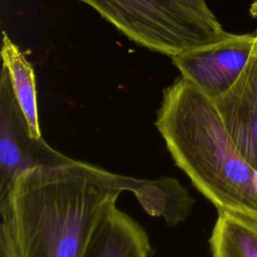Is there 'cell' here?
I'll use <instances>...</instances> for the list:
<instances>
[{"label":"cell","mask_w":257,"mask_h":257,"mask_svg":"<svg viewBox=\"0 0 257 257\" xmlns=\"http://www.w3.org/2000/svg\"><path fill=\"white\" fill-rule=\"evenodd\" d=\"M156 183L72 160L28 169L0 198V247L10 257H84L89 241L122 191L143 207Z\"/></svg>","instance_id":"6da1fadb"},{"label":"cell","mask_w":257,"mask_h":257,"mask_svg":"<svg viewBox=\"0 0 257 257\" xmlns=\"http://www.w3.org/2000/svg\"><path fill=\"white\" fill-rule=\"evenodd\" d=\"M156 126L176 166L218 211L257 220V171L235 146L213 98L180 76L163 91Z\"/></svg>","instance_id":"7a4b0ae2"},{"label":"cell","mask_w":257,"mask_h":257,"mask_svg":"<svg viewBox=\"0 0 257 257\" xmlns=\"http://www.w3.org/2000/svg\"><path fill=\"white\" fill-rule=\"evenodd\" d=\"M79 1L131 41L171 57L228 34L217 18L206 17L178 0Z\"/></svg>","instance_id":"3957f363"},{"label":"cell","mask_w":257,"mask_h":257,"mask_svg":"<svg viewBox=\"0 0 257 257\" xmlns=\"http://www.w3.org/2000/svg\"><path fill=\"white\" fill-rule=\"evenodd\" d=\"M51 148L42 138L32 136L14 94L7 68L0 76V198L16 177L36 167L54 166L72 161Z\"/></svg>","instance_id":"277c9868"},{"label":"cell","mask_w":257,"mask_h":257,"mask_svg":"<svg viewBox=\"0 0 257 257\" xmlns=\"http://www.w3.org/2000/svg\"><path fill=\"white\" fill-rule=\"evenodd\" d=\"M257 45L252 33H229L219 39L190 47L172 57L181 76L211 98L228 90L238 79Z\"/></svg>","instance_id":"5b68a950"},{"label":"cell","mask_w":257,"mask_h":257,"mask_svg":"<svg viewBox=\"0 0 257 257\" xmlns=\"http://www.w3.org/2000/svg\"><path fill=\"white\" fill-rule=\"evenodd\" d=\"M214 102L235 146L257 171V45L235 83Z\"/></svg>","instance_id":"8992f818"},{"label":"cell","mask_w":257,"mask_h":257,"mask_svg":"<svg viewBox=\"0 0 257 257\" xmlns=\"http://www.w3.org/2000/svg\"><path fill=\"white\" fill-rule=\"evenodd\" d=\"M146 230L112 205L94 231L84 257H152Z\"/></svg>","instance_id":"52a82bcc"},{"label":"cell","mask_w":257,"mask_h":257,"mask_svg":"<svg viewBox=\"0 0 257 257\" xmlns=\"http://www.w3.org/2000/svg\"><path fill=\"white\" fill-rule=\"evenodd\" d=\"M2 65L9 73L14 94L27 120L33 137L40 139L41 131L38 119L35 75L30 62L12 42L5 31L2 32Z\"/></svg>","instance_id":"ba28073f"},{"label":"cell","mask_w":257,"mask_h":257,"mask_svg":"<svg viewBox=\"0 0 257 257\" xmlns=\"http://www.w3.org/2000/svg\"><path fill=\"white\" fill-rule=\"evenodd\" d=\"M209 243L212 257H257V220L218 211Z\"/></svg>","instance_id":"9c48e42d"},{"label":"cell","mask_w":257,"mask_h":257,"mask_svg":"<svg viewBox=\"0 0 257 257\" xmlns=\"http://www.w3.org/2000/svg\"><path fill=\"white\" fill-rule=\"evenodd\" d=\"M183 4L189 6L190 8L196 10L197 12L201 13L202 15L209 17V18H216L215 14L211 11L209 6L207 5L205 0H178Z\"/></svg>","instance_id":"30bf717a"},{"label":"cell","mask_w":257,"mask_h":257,"mask_svg":"<svg viewBox=\"0 0 257 257\" xmlns=\"http://www.w3.org/2000/svg\"><path fill=\"white\" fill-rule=\"evenodd\" d=\"M249 13L253 18L257 19V0H252L249 7Z\"/></svg>","instance_id":"8fae6325"},{"label":"cell","mask_w":257,"mask_h":257,"mask_svg":"<svg viewBox=\"0 0 257 257\" xmlns=\"http://www.w3.org/2000/svg\"><path fill=\"white\" fill-rule=\"evenodd\" d=\"M0 257H10L8 255V253L6 252V250L4 248H2V247H0Z\"/></svg>","instance_id":"7c38bea8"}]
</instances>
